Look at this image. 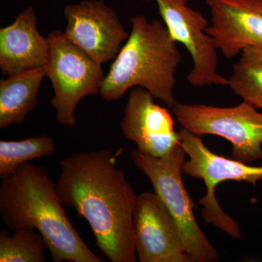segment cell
<instances>
[{"instance_id":"6da1fadb","label":"cell","mask_w":262,"mask_h":262,"mask_svg":"<svg viewBox=\"0 0 262 262\" xmlns=\"http://www.w3.org/2000/svg\"><path fill=\"white\" fill-rule=\"evenodd\" d=\"M119 152L106 149L67 157L60 162L55 187L63 206L89 222L110 261L136 262L133 220L138 195L117 168Z\"/></svg>"},{"instance_id":"7a4b0ae2","label":"cell","mask_w":262,"mask_h":262,"mask_svg":"<svg viewBox=\"0 0 262 262\" xmlns=\"http://www.w3.org/2000/svg\"><path fill=\"white\" fill-rule=\"evenodd\" d=\"M0 215L12 231L35 229L55 262H103L71 223L55 183L42 165L26 163L0 184Z\"/></svg>"},{"instance_id":"3957f363","label":"cell","mask_w":262,"mask_h":262,"mask_svg":"<svg viewBox=\"0 0 262 262\" xmlns=\"http://www.w3.org/2000/svg\"><path fill=\"white\" fill-rule=\"evenodd\" d=\"M131 32L105 76L99 94L116 101L129 89L141 87L173 107L175 74L182 61L177 42L163 22L145 15L130 19Z\"/></svg>"},{"instance_id":"277c9868","label":"cell","mask_w":262,"mask_h":262,"mask_svg":"<svg viewBox=\"0 0 262 262\" xmlns=\"http://www.w3.org/2000/svg\"><path fill=\"white\" fill-rule=\"evenodd\" d=\"M186 155L182 144H179L162 158L150 156L139 149L134 150L130 156L136 168L149 179L155 192L163 200L177 222L192 262L216 261L220 256L200 228L193 213L196 206L183 183L182 167Z\"/></svg>"},{"instance_id":"5b68a950","label":"cell","mask_w":262,"mask_h":262,"mask_svg":"<svg viewBox=\"0 0 262 262\" xmlns=\"http://www.w3.org/2000/svg\"><path fill=\"white\" fill-rule=\"evenodd\" d=\"M48 39L49 55L45 67L54 91L51 105L58 123L73 127L77 105L84 98L99 94L104 73L101 64L71 42L64 33L52 31Z\"/></svg>"},{"instance_id":"8992f818","label":"cell","mask_w":262,"mask_h":262,"mask_svg":"<svg viewBox=\"0 0 262 262\" xmlns=\"http://www.w3.org/2000/svg\"><path fill=\"white\" fill-rule=\"evenodd\" d=\"M179 133L181 144L189 157V160L183 164V173L203 180L206 185V195L199 201L200 204L204 206L202 215L205 222L218 227L232 238H242L237 222L221 208L215 198V187L227 181L255 184L262 179V165L251 166L232 158L220 156L206 147L201 136L184 127Z\"/></svg>"},{"instance_id":"52a82bcc","label":"cell","mask_w":262,"mask_h":262,"mask_svg":"<svg viewBox=\"0 0 262 262\" xmlns=\"http://www.w3.org/2000/svg\"><path fill=\"white\" fill-rule=\"evenodd\" d=\"M172 108L179 123L192 134L228 140L232 159L248 164L262 160V113L252 105L244 101L233 107L177 102Z\"/></svg>"},{"instance_id":"ba28073f","label":"cell","mask_w":262,"mask_h":262,"mask_svg":"<svg viewBox=\"0 0 262 262\" xmlns=\"http://www.w3.org/2000/svg\"><path fill=\"white\" fill-rule=\"evenodd\" d=\"M157 3L160 15L176 42L182 43L192 56L193 68L187 75L194 87L229 85V79L217 72L218 56L213 38L207 33L208 21L188 0H146Z\"/></svg>"},{"instance_id":"9c48e42d","label":"cell","mask_w":262,"mask_h":262,"mask_svg":"<svg viewBox=\"0 0 262 262\" xmlns=\"http://www.w3.org/2000/svg\"><path fill=\"white\" fill-rule=\"evenodd\" d=\"M133 223L139 261L192 262L177 222L156 193L138 195Z\"/></svg>"},{"instance_id":"30bf717a","label":"cell","mask_w":262,"mask_h":262,"mask_svg":"<svg viewBox=\"0 0 262 262\" xmlns=\"http://www.w3.org/2000/svg\"><path fill=\"white\" fill-rule=\"evenodd\" d=\"M64 15L66 37L100 64L116 58L129 37L115 10L103 1L67 5Z\"/></svg>"},{"instance_id":"8fae6325","label":"cell","mask_w":262,"mask_h":262,"mask_svg":"<svg viewBox=\"0 0 262 262\" xmlns=\"http://www.w3.org/2000/svg\"><path fill=\"white\" fill-rule=\"evenodd\" d=\"M154 98L143 88L131 90L120 128L141 152L162 158L181 144V138L171 114L155 103Z\"/></svg>"},{"instance_id":"7c38bea8","label":"cell","mask_w":262,"mask_h":262,"mask_svg":"<svg viewBox=\"0 0 262 262\" xmlns=\"http://www.w3.org/2000/svg\"><path fill=\"white\" fill-rule=\"evenodd\" d=\"M211 25L206 32L225 58H233L246 48L262 49V0H205Z\"/></svg>"},{"instance_id":"4fadbf2b","label":"cell","mask_w":262,"mask_h":262,"mask_svg":"<svg viewBox=\"0 0 262 262\" xmlns=\"http://www.w3.org/2000/svg\"><path fill=\"white\" fill-rule=\"evenodd\" d=\"M48 55L49 42L38 31L32 7L23 10L13 24L0 29V69L3 75L45 67Z\"/></svg>"},{"instance_id":"5bb4252c","label":"cell","mask_w":262,"mask_h":262,"mask_svg":"<svg viewBox=\"0 0 262 262\" xmlns=\"http://www.w3.org/2000/svg\"><path fill=\"white\" fill-rule=\"evenodd\" d=\"M46 67L32 69L0 80V128L20 124L37 107Z\"/></svg>"},{"instance_id":"9a60e30c","label":"cell","mask_w":262,"mask_h":262,"mask_svg":"<svg viewBox=\"0 0 262 262\" xmlns=\"http://www.w3.org/2000/svg\"><path fill=\"white\" fill-rule=\"evenodd\" d=\"M234 94L256 108H262V49L246 48L229 78Z\"/></svg>"},{"instance_id":"2e32d148","label":"cell","mask_w":262,"mask_h":262,"mask_svg":"<svg viewBox=\"0 0 262 262\" xmlns=\"http://www.w3.org/2000/svg\"><path fill=\"white\" fill-rule=\"evenodd\" d=\"M56 151L54 139L46 135L20 141H0V177L10 175L31 160L51 156Z\"/></svg>"},{"instance_id":"e0dca14e","label":"cell","mask_w":262,"mask_h":262,"mask_svg":"<svg viewBox=\"0 0 262 262\" xmlns=\"http://www.w3.org/2000/svg\"><path fill=\"white\" fill-rule=\"evenodd\" d=\"M47 244L35 229L0 232V262H46Z\"/></svg>"}]
</instances>
